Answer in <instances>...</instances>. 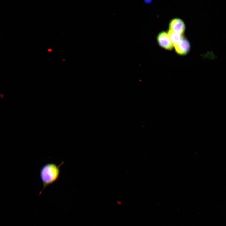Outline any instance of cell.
Listing matches in <instances>:
<instances>
[{"instance_id":"7a4b0ae2","label":"cell","mask_w":226,"mask_h":226,"mask_svg":"<svg viewBox=\"0 0 226 226\" xmlns=\"http://www.w3.org/2000/svg\"><path fill=\"white\" fill-rule=\"evenodd\" d=\"M156 41L158 45L161 48L167 50H171L173 48L168 32L162 31L159 32L156 36Z\"/></svg>"},{"instance_id":"6da1fadb","label":"cell","mask_w":226,"mask_h":226,"mask_svg":"<svg viewBox=\"0 0 226 226\" xmlns=\"http://www.w3.org/2000/svg\"><path fill=\"white\" fill-rule=\"evenodd\" d=\"M61 165H58L55 163H50L46 164L41 168L40 177L43 188L40 192V195L46 187L58 180L60 174V166Z\"/></svg>"},{"instance_id":"277c9868","label":"cell","mask_w":226,"mask_h":226,"mask_svg":"<svg viewBox=\"0 0 226 226\" xmlns=\"http://www.w3.org/2000/svg\"><path fill=\"white\" fill-rule=\"evenodd\" d=\"M169 30L181 34H183L186 30V25L183 21L179 18L172 19L169 24Z\"/></svg>"},{"instance_id":"5b68a950","label":"cell","mask_w":226,"mask_h":226,"mask_svg":"<svg viewBox=\"0 0 226 226\" xmlns=\"http://www.w3.org/2000/svg\"><path fill=\"white\" fill-rule=\"evenodd\" d=\"M167 32L173 45L178 42L184 37L183 34L176 33L169 29Z\"/></svg>"},{"instance_id":"8992f818","label":"cell","mask_w":226,"mask_h":226,"mask_svg":"<svg viewBox=\"0 0 226 226\" xmlns=\"http://www.w3.org/2000/svg\"><path fill=\"white\" fill-rule=\"evenodd\" d=\"M51 51V49H49V50H48V51Z\"/></svg>"},{"instance_id":"3957f363","label":"cell","mask_w":226,"mask_h":226,"mask_svg":"<svg viewBox=\"0 0 226 226\" xmlns=\"http://www.w3.org/2000/svg\"><path fill=\"white\" fill-rule=\"evenodd\" d=\"M173 48L178 55L185 56L190 50L191 44L189 40L184 36L178 42L173 45Z\"/></svg>"}]
</instances>
